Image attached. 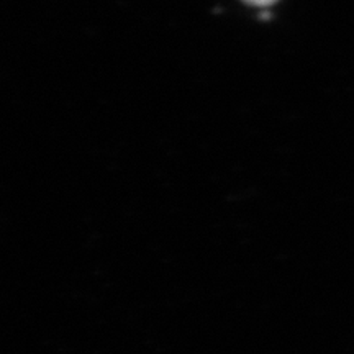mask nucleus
<instances>
[{"label":"nucleus","mask_w":354,"mask_h":354,"mask_svg":"<svg viewBox=\"0 0 354 354\" xmlns=\"http://www.w3.org/2000/svg\"><path fill=\"white\" fill-rule=\"evenodd\" d=\"M245 2H248L250 6H254V7H268V6H271V3L276 2V0H245Z\"/></svg>","instance_id":"1"}]
</instances>
